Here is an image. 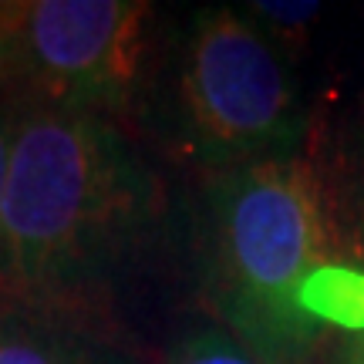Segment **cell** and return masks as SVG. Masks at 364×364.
<instances>
[{"instance_id":"8992f818","label":"cell","mask_w":364,"mask_h":364,"mask_svg":"<svg viewBox=\"0 0 364 364\" xmlns=\"http://www.w3.org/2000/svg\"><path fill=\"white\" fill-rule=\"evenodd\" d=\"M297 307L321 327L364 334V267L324 260L297 290Z\"/></svg>"},{"instance_id":"9c48e42d","label":"cell","mask_w":364,"mask_h":364,"mask_svg":"<svg viewBox=\"0 0 364 364\" xmlns=\"http://www.w3.org/2000/svg\"><path fill=\"white\" fill-rule=\"evenodd\" d=\"M257 11H260L267 21H273V24L294 27V24H307V21H314L317 4H260Z\"/></svg>"},{"instance_id":"52a82bcc","label":"cell","mask_w":364,"mask_h":364,"mask_svg":"<svg viewBox=\"0 0 364 364\" xmlns=\"http://www.w3.org/2000/svg\"><path fill=\"white\" fill-rule=\"evenodd\" d=\"M169 364H277L233 331H199L176 344Z\"/></svg>"},{"instance_id":"5b68a950","label":"cell","mask_w":364,"mask_h":364,"mask_svg":"<svg viewBox=\"0 0 364 364\" xmlns=\"http://www.w3.org/2000/svg\"><path fill=\"white\" fill-rule=\"evenodd\" d=\"M0 364H105V354L65 311L0 297Z\"/></svg>"},{"instance_id":"277c9868","label":"cell","mask_w":364,"mask_h":364,"mask_svg":"<svg viewBox=\"0 0 364 364\" xmlns=\"http://www.w3.org/2000/svg\"><path fill=\"white\" fill-rule=\"evenodd\" d=\"M149 4L38 0L17 7L14 85L31 105L108 118L132 98L145 54Z\"/></svg>"},{"instance_id":"30bf717a","label":"cell","mask_w":364,"mask_h":364,"mask_svg":"<svg viewBox=\"0 0 364 364\" xmlns=\"http://www.w3.org/2000/svg\"><path fill=\"white\" fill-rule=\"evenodd\" d=\"M21 112L14 105H0V203H4V182H7V162H11V142L17 135Z\"/></svg>"},{"instance_id":"ba28073f","label":"cell","mask_w":364,"mask_h":364,"mask_svg":"<svg viewBox=\"0 0 364 364\" xmlns=\"http://www.w3.org/2000/svg\"><path fill=\"white\" fill-rule=\"evenodd\" d=\"M17 7L21 4H0V91L14 85V65H17Z\"/></svg>"},{"instance_id":"8fae6325","label":"cell","mask_w":364,"mask_h":364,"mask_svg":"<svg viewBox=\"0 0 364 364\" xmlns=\"http://www.w3.org/2000/svg\"><path fill=\"white\" fill-rule=\"evenodd\" d=\"M338 364H364V334H354V338L344 344Z\"/></svg>"},{"instance_id":"7a4b0ae2","label":"cell","mask_w":364,"mask_h":364,"mask_svg":"<svg viewBox=\"0 0 364 364\" xmlns=\"http://www.w3.org/2000/svg\"><path fill=\"white\" fill-rule=\"evenodd\" d=\"M209 213L213 300L223 321L270 361H297L324 338L297 307L300 284L327 260L314 172L290 156L220 172Z\"/></svg>"},{"instance_id":"3957f363","label":"cell","mask_w":364,"mask_h":364,"mask_svg":"<svg viewBox=\"0 0 364 364\" xmlns=\"http://www.w3.org/2000/svg\"><path fill=\"white\" fill-rule=\"evenodd\" d=\"M179 105L196 156L216 172L280 159L300 135L297 95L280 58L230 11L193 21L182 48Z\"/></svg>"},{"instance_id":"6da1fadb","label":"cell","mask_w":364,"mask_h":364,"mask_svg":"<svg viewBox=\"0 0 364 364\" xmlns=\"http://www.w3.org/2000/svg\"><path fill=\"white\" fill-rule=\"evenodd\" d=\"M159 186L115 122L31 105L0 203V297L65 311L142 247Z\"/></svg>"}]
</instances>
